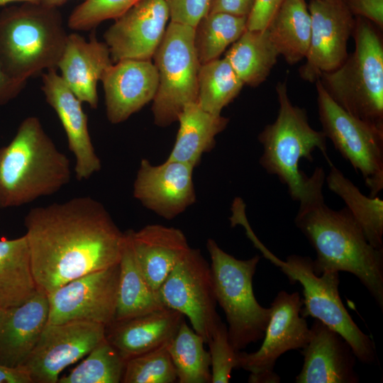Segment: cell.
<instances>
[{
	"instance_id": "6da1fadb",
	"label": "cell",
	"mask_w": 383,
	"mask_h": 383,
	"mask_svg": "<svg viewBox=\"0 0 383 383\" xmlns=\"http://www.w3.org/2000/svg\"><path fill=\"white\" fill-rule=\"evenodd\" d=\"M24 225L33 276L46 294L120 262L124 232L104 206L90 196L34 207Z\"/></svg>"
},
{
	"instance_id": "7a4b0ae2",
	"label": "cell",
	"mask_w": 383,
	"mask_h": 383,
	"mask_svg": "<svg viewBox=\"0 0 383 383\" xmlns=\"http://www.w3.org/2000/svg\"><path fill=\"white\" fill-rule=\"evenodd\" d=\"M294 223L316 251L313 269L317 275L328 272L354 274L383 309V250L368 242L346 206L340 210L328 207L322 187L299 202Z\"/></svg>"
},
{
	"instance_id": "3957f363",
	"label": "cell",
	"mask_w": 383,
	"mask_h": 383,
	"mask_svg": "<svg viewBox=\"0 0 383 383\" xmlns=\"http://www.w3.org/2000/svg\"><path fill=\"white\" fill-rule=\"evenodd\" d=\"M70 160L28 116L11 142L0 148V208L20 206L52 195L70 181Z\"/></svg>"
},
{
	"instance_id": "277c9868",
	"label": "cell",
	"mask_w": 383,
	"mask_h": 383,
	"mask_svg": "<svg viewBox=\"0 0 383 383\" xmlns=\"http://www.w3.org/2000/svg\"><path fill=\"white\" fill-rule=\"evenodd\" d=\"M276 92L277 116L258 135L263 146L260 164L268 174L277 176L287 186L293 200L301 202L323 185L326 174L322 167H317L308 177L299 170V163L301 159L313 162V153L318 149L331 164L326 137L322 131L311 128L305 109L292 104L285 81L277 83Z\"/></svg>"
},
{
	"instance_id": "5b68a950",
	"label": "cell",
	"mask_w": 383,
	"mask_h": 383,
	"mask_svg": "<svg viewBox=\"0 0 383 383\" xmlns=\"http://www.w3.org/2000/svg\"><path fill=\"white\" fill-rule=\"evenodd\" d=\"M68 34L56 8L24 3L0 13V64L23 82L57 70Z\"/></svg>"
},
{
	"instance_id": "8992f818",
	"label": "cell",
	"mask_w": 383,
	"mask_h": 383,
	"mask_svg": "<svg viewBox=\"0 0 383 383\" xmlns=\"http://www.w3.org/2000/svg\"><path fill=\"white\" fill-rule=\"evenodd\" d=\"M355 50L318 79L329 96L352 116L383 129V41L371 21L355 17Z\"/></svg>"
},
{
	"instance_id": "52a82bcc",
	"label": "cell",
	"mask_w": 383,
	"mask_h": 383,
	"mask_svg": "<svg viewBox=\"0 0 383 383\" xmlns=\"http://www.w3.org/2000/svg\"><path fill=\"white\" fill-rule=\"evenodd\" d=\"M206 248L216 301L226 315L230 343L236 352L241 351L263 338L271 315V307L260 305L253 292L252 279L260 257L236 259L211 238L207 240Z\"/></svg>"
},
{
	"instance_id": "ba28073f",
	"label": "cell",
	"mask_w": 383,
	"mask_h": 383,
	"mask_svg": "<svg viewBox=\"0 0 383 383\" xmlns=\"http://www.w3.org/2000/svg\"><path fill=\"white\" fill-rule=\"evenodd\" d=\"M266 258L280 268L291 284L299 282L302 286L304 307L300 314L303 317L317 319L338 332L362 363H375L374 342L356 325L340 297L339 272L317 275L313 269V260L299 255H289L282 261L270 252Z\"/></svg>"
},
{
	"instance_id": "9c48e42d",
	"label": "cell",
	"mask_w": 383,
	"mask_h": 383,
	"mask_svg": "<svg viewBox=\"0 0 383 383\" xmlns=\"http://www.w3.org/2000/svg\"><path fill=\"white\" fill-rule=\"evenodd\" d=\"M194 39V27L170 21L153 55L158 87L152 111L154 122L160 127L177 121L187 105L197 103L201 65Z\"/></svg>"
},
{
	"instance_id": "30bf717a",
	"label": "cell",
	"mask_w": 383,
	"mask_h": 383,
	"mask_svg": "<svg viewBox=\"0 0 383 383\" xmlns=\"http://www.w3.org/2000/svg\"><path fill=\"white\" fill-rule=\"evenodd\" d=\"M322 131L342 157L362 175L372 197L383 189V129L357 118L340 107L316 82Z\"/></svg>"
},
{
	"instance_id": "8fae6325",
	"label": "cell",
	"mask_w": 383,
	"mask_h": 383,
	"mask_svg": "<svg viewBox=\"0 0 383 383\" xmlns=\"http://www.w3.org/2000/svg\"><path fill=\"white\" fill-rule=\"evenodd\" d=\"M167 308L187 316L194 331L208 343L222 321L211 265L199 249L192 248L174 266L158 289Z\"/></svg>"
},
{
	"instance_id": "7c38bea8",
	"label": "cell",
	"mask_w": 383,
	"mask_h": 383,
	"mask_svg": "<svg viewBox=\"0 0 383 383\" xmlns=\"http://www.w3.org/2000/svg\"><path fill=\"white\" fill-rule=\"evenodd\" d=\"M106 338V326L72 321L47 323L30 355L21 367L32 383H57L60 374Z\"/></svg>"
},
{
	"instance_id": "4fadbf2b",
	"label": "cell",
	"mask_w": 383,
	"mask_h": 383,
	"mask_svg": "<svg viewBox=\"0 0 383 383\" xmlns=\"http://www.w3.org/2000/svg\"><path fill=\"white\" fill-rule=\"evenodd\" d=\"M119 263L72 279L47 294V323L72 321L108 326L115 321Z\"/></svg>"
},
{
	"instance_id": "5bb4252c",
	"label": "cell",
	"mask_w": 383,
	"mask_h": 383,
	"mask_svg": "<svg viewBox=\"0 0 383 383\" xmlns=\"http://www.w3.org/2000/svg\"><path fill=\"white\" fill-rule=\"evenodd\" d=\"M311 39L301 78L315 82L323 73L338 68L346 60L348 42L355 18L343 0H310Z\"/></svg>"
},
{
	"instance_id": "9a60e30c",
	"label": "cell",
	"mask_w": 383,
	"mask_h": 383,
	"mask_svg": "<svg viewBox=\"0 0 383 383\" xmlns=\"http://www.w3.org/2000/svg\"><path fill=\"white\" fill-rule=\"evenodd\" d=\"M302 299L298 292H279L271 303V315L261 347L255 352H237V367L255 374L273 371L277 359L291 350L303 348L311 331L300 314Z\"/></svg>"
},
{
	"instance_id": "2e32d148",
	"label": "cell",
	"mask_w": 383,
	"mask_h": 383,
	"mask_svg": "<svg viewBox=\"0 0 383 383\" xmlns=\"http://www.w3.org/2000/svg\"><path fill=\"white\" fill-rule=\"evenodd\" d=\"M170 13L165 0H140L105 31L111 58L150 60L162 40Z\"/></svg>"
},
{
	"instance_id": "e0dca14e",
	"label": "cell",
	"mask_w": 383,
	"mask_h": 383,
	"mask_svg": "<svg viewBox=\"0 0 383 383\" xmlns=\"http://www.w3.org/2000/svg\"><path fill=\"white\" fill-rule=\"evenodd\" d=\"M194 167L167 160L154 165L142 159L133 187L135 199L157 215L172 220L196 201Z\"/></svg>"
},
{
	"instance_id": "ac0fdd59",
	"label": "cell",
	"mask_w": 383,
	"mask_h": 383,
	"mask_svg": "<svg viewBox=\"0 0 383 383\" xmlns=\"http://www.w3.org/2000/svg\"><path fill=\"white\" fill-rule=\"evenodd\" d=\"M56 71L50 70L42 74L41 88L66 133L68 148L75 159V177L78 181L87 180L101 169V162L90 137L82 102Z\"/></svg>"
},
{
	"instance_id": "d6986e66",
	"label": "cell",
	"mask_w": 383,
	"mask_h": 383,
	"mask_svg": "<svg viewBox=\"0 0 383 383\" xmlns=\"http://www.w3.org/2000/svg\"><path fill=\"white\" fill-rule=\"evenodd\" d=\"M101 81L107 119L117 124L153 100L158 73L151 60H122L109 66Z\"/></svg>"
},
{
	"instance_id": "ffe728a7",
	"label": "cell",
	"mask_w": 383,
	"mask_h": 383,
	"mask_svg": "<svg viewBox=\"0 0 383 383\" xmlns=\"http://www.w3.org/2000/svg\"><path fill=\"white\" fill-rule=\"evenodd\" d=\"M311 336L301 349L304 364L296 383H357V357L338 332L314 319Z\"/></svg>"
},
{
	"instance_id": "44dd1931",
	"label": "cell",
	"mask_w": 383,
	"mask_h": 383,
	"mask_svg": "<svg viewBox=\"0 0 383 383\" xmlns=\"http://www.w3.org/2000/svg\"><path fill=\"white\" fill-rule=\"evenodd\" d=\"M47 294L40 289L21 305L0 308V365L19 368L48 323Z\"/></svg>"
},
{
	"instance_id": "7402d4cb",
	"label": "cell",
	"mask_w": 383,
	"mask_h": 383,
	"mask_svg": "<svg viewBox=\"0 0 383 383\" xmlns=\"http://www.w3.org/2000/svg\"><path fill=\"white\" fill-rule=\"evenodd\" d=\"M113 64L105 43L99 42L94 33L89 41L78 33H71L57 64L60 77L82 101L92 109L98 106L97 82Z\"/></svg>"
},
{
	"instance_id": "603a6c76",
	"label": "cell",
	"mask_w": 383,
	"mask_h": 383,
	"mask_svg": "<svg viewBox=\"0 0 383 383\" xmlns=\"http://www.w3.org/2000/svg\"><path fill=\"white\" fill-rule=\"evenodd\" d=\"M184 316L165 307L106 327V338L127 361L171 342Z\"/></svg>"
},
{
	"instance_id": "cb8c5ba5",
	"label": "cell",
	"mask_w": 383,
	"mask_h": 383,
	"mask_svg": "<svg viewBox=\"0 0 383 383\" xmlns=\"http://www.w3.org/2000/svg\"><path fill=\"white\" fill-rule=\"evenodd\" d=\"M128 231L136 260L149 284L158 292L174 266L190 249L187 239L180 229L160 224Z\"/></svg>"
},
{
	"instance_id": "d4e9b609",
	"label": "cell",
	"mask_w": 383,
	"mask_h": 383,
	"mask_svg": "<svg viewBox=\"0 0 383 383\" xmlns=\"http://www.w3.org/2000/svg\"><path fill=\"white\" fill-rule=\"evenodd\" d=\"M228 118L203 110L197 103L187 105L179 114L178 133L174 146L166 160L188 164L194 168L202 155L216 144V136L228 123Z\"/></svg>"
},
{
	"instance_id": "484cf974",
	"label": "cell",
	"mask_w": 383,
	"mask_h": 383,
	"mask_svg": "<svg viewBox=\"0 0 383 383\" xmlns=\"http://www.w3.org/2000/svg\"><path fill=\"white\" fill-rule=\"evenodd\" d=\"M124 234L114 321L127 320L165 307L158 292L149 284L136 260L129 231Z\"/></svg>"
},
{
	"instance_id": "4316f807",
	"label": "cell",
	"mask_w": 383,
	"mask_h": 383,
	"mask_svg": "<svg viewBox=\"0 0 383 383\" xmlns=\"http://www.w3.org/2000/svg\"><path fill=\"white\" fill-rule=\"evenodd\" d=\"M26 236L0 240V308L22 304L38 291Z\"/></svg>"
},
{
	"instance_id": "83f0119b",
	"label": "cell",
	"mask_w": 383,
	"mask_h": 383,
	"mask_svg": "<svg viewBox=\"0 0 383 383\" xmlns=\"http://www.w3.org/2000/svg\"><path fill=\"white\" fill-rule=\"evenodd\" d=\"M311 16L305 0H283L267 30L279 55L289 65L306 57L311 39Z\"/></svg>"
},
{
	"instance_id": "f1b7e54d",
	"label": "cell",
	"mask_w": 383,
	"mask_h": 383,
	"mask_svg": "<svg viewBox=\"0 0 383 383\" xmlns=\"http://www.w3.org/2000/svg\"><path fill=\"white\" fill-rule=\"evenodd\" d=\"M279 56L267 29H246L224 58L244 84L255 87L267 79Z\"/></svg>"
},
{
	"instance_id": "f546056e",
	"label": "cell",
	"mask_w": 383,
	"mask_h": 383,
	"mask_svg": "<svg viewBox=\"0 0 383 383\" xmlns=\"http://www.w3.org/2000/svg\"><path fill=\"white\" fill-rule=\"evenodd\" d=\"M326 176L328 188L345 202L362 229L368 242L383 250V201L364 195L332 162Z\"/></svg>"
},
{
	"instance_id": "4dcf8cb0",
	"label": "cell",
	"mask_w": 383,
	"mask_h": 383,
	"mask_svg": "<svg viewBox=\"0 0 383 383\" xmlns=\"http://www.w3.org/2000/svg\"><path fill=\"white\" fill-rule=\"evenodd\" d=\"M244 85L225 58L211 60L199 67L197 104L210 113L221 115Z\"/></svg>"
},
{
	"instance_id": "1f68e13d",
	"label": "cell",
	"mask_w": 383,
	"mask_h": 383,
	"mask_svg": "<svg viewBox=\"0 0 383 383\" xmlns=\"http://www.w3.org/2000/svg\"><path fill=\"white\" fill-rule=\"evenodd\" d=\"M203 338L184 320L168 345L179 383H211V357Z\"/></svg>"
},
{
	"instance_id": "d6a6232c",
	"label": "cell",
	"mask_w": 383,
	"mask_h": 383,
	"mask_svg": "<svg viewBox=\"0 0 383 383\" xmlns=\"http://www.w3.org/2000/svg\"><path fill=\"white\" fill-rule=\"evenodd\" d=\"M247 18L209 12L194 27V47L200 65L218 58L247 29Z\"/></svg>"
},
{
	"instance_id": "836d02e7",
	"label": "cell",
	"mask_w": 383,
	"mask_h": 383,
	"mask_svg": "<svg viewBox=\"0 0 383 383\" xmlns=\"http://www.w3.org/2000/svg\"><path fill=\"white\" fill-rule=\"evenodd\" d=\"M126 361L105 338L59 383H119Z\"/></svg>"
},
{
	"instance_id": "e575fe53",
	"label": "cell",
	"mask_w": 383,
	"mask_h": 383,
	"mask_svg": "<svg viewBox=\"0 0 383 383\" xmlns=\"http://www.w3.org/2000/svg\"><path fill=\"white\" fill-rule=\"evenodd\" d=\"M128 360L122 377L123 383H173L177 382L175 367L168 345Z\"/></svg>"
},
{
	"instance_id": "d590c367",
	"label": "cell",
	"mask_w": 383,
	"mask_h": 383,
	"mask_svg": "<svg viewBox=\"0 0 383 383\" xmlns=\"http://www.w3.org/2000/svg\"><path fill=\"white\" fill-rule=\"evenodd\" d=\"M140 0H84L70 13L69 28L89 30L101 22L116 19Z\"/></svg>"
},
{
	"instance_id": "8d00e7d4",
	"label": "cell",
	"mask_w": 383,
	"mask_h": 383,
	"mask_svg": "<svg viewBox=\"0 0 383 383\" xmlns=\"http://www.w3.org/2000/svg\"><path fill=\"white\" fill-rule=\"evenodd\" d=\"M207 344L211 357V383L229 382L232 370L237 367V352L230 343L224 323L218 325Z\"/></svg>"
},
{
	"instance_id": "74e56055",
	"label": "cell",
	"mask_w": 383,
	"mask_h": 383,
	"mask_svg": "<svg viewBox=\"0 0 383 383\" xmlns=\"http://www.w3.org/2000/svg\"><path fill=\"white\" fill-rule=\"evenodd\" d=\"M211 0H165L170 21L195 27L209 13Z\"/></svg>"
},
{
	"instance_id": "f35d334b",
	"label": "cell",
	"mask_w": 383,
	"mask_h": 383,
	"mask_svg": "<svg viewBox=\"0 0 383 383\" xmlns=\"http://www.w3.org/2000/svg\"><path fill=\"white\" fill-rule=\"evenodd\" d=\"M354 17L367 19L382 30L383 0H343Z\"/></svg>"
},
{
	"instance_id": "ab89813d",
	"label": "cell",
	"mask_w": 383,
	"mask_h": 383,
	"mask_svg": "<svg viewBox=\"0 0 383 383\" xmlns=\"http://www.w3.org/2000/svg\"><path fill=\"white\" fill-rule=\"evenodd\" d=\"M283 0H256L247 18L248 30H265Z\"/></svg>"
},
{
	"instance_id": "60d3db41",
	"label": "cell",
	"mask_w": 383,
	"mask_h": 383,
	"mask_svg": "<svg viewBox=\"0 0 383 383\" xmlns=\"http://www.w3.org/2000/svg\"><path fill=\"white\" fill-rule=\"evenodd\" d=\"M256 0H211L209 12H222L248 17Z\"/></svg>"
},
{
	"instance_id": "b9f144b4",
	"label": "cell",
	"mask_w": 383,
	"mask_h": 383,
	"mask_svg": "<svg viewBox=\"0 0 383 383\" xmlns=\"http://www.w3.org/2000/svg\"><path fill=\"white\" fill-rule=\"evenodd\" d=\"M26 84L8 75L0 64V106L16 98Z\"/></svg>"
},
{
	"instance_id": "7bdbcfd3",
	"label": "cell",
	"mask_w": 383,
	"mask_h": 383,
	"mask_svg": "<svg viewBox=\"0 0 383 383\" xmlns=\"http://www.w3.org/2000/svg\"><path fill=\"white\" fill-rule=\"evenodd\" d=\"M0 383H32L27 372L19 368L0 365Z\"/></svg>"
},
{
	"instance_id": "ee69618b",
	"label": "cell",
	"mask_w": 383,
	"mask_h": 383,
	"mask_svg": "<svg viewBox=\"0 0 383 383\" xmlns=\"http://www.w3.org/2000/svg\"><path fill=\"white\" fill-rule=\"evenodd\" d=\"M248 382L250 383H277L280 382V378L273 370L250 374Z\"/></svg>"
},
{
	"instance_id": "f6af8a7d",
	"label": "cell",
	"mask_w": 383,
	"mask_h": 383,
	"mask_svg": "<svg viewBox=\"0 0 383 383\" xmlns=\"http://www.w3.org/2000/svg\"><path fill=\"white\" fill-rule=\"evenodd\" d=\"M67 1V0H40V4L48 7L56 8Z\"/></svg>"
},
{
	"instance_id": "bcb514c9",
	"label": "cell",
	"mask_w": 383,
	"mask_h": 383,
	"mask_svg": "<svg viewBox=\"0 0 383 383\" xmlns=\"http://www.w3.org/2000/svg\"><path fill=\"white\" fill-rule=\"evenodd\" d=\"M17 1L35 4H40V0H0V7L7 4Z\"/></svg>"
}]
</instances>
